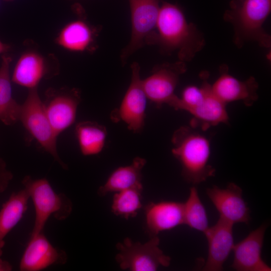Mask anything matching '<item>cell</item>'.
<instances>
[{
  "label": "cell",
  "instance_id": "6da1fadb",
  "mask_svg": "<svg viewBox=\"0 0 271 271\" xmlns=\"http://www.w3.org/2000/svg\"><path fill=\"white\" fill-rule=\"evenodd\" d=\"M156 46L165 54L176 52L178 60L191 61L205 46L203 35L192 23H189L181 8L163 2L157 25Z\"/></svg>",
  "mask_w": 271,
  "mask_h": 271
},
{
  "label": "cell",
  "instance_id": "7a4b0ae2",
  "mask_svg": "<svg viewBox=\"0 0 271 271\" xmlns=\"http://www.w3.org/2000/svg\"><path fill=\"white\" fill-rule=\"evenodd\" d=\"M200 130L191 126L177 129L172 138V153L182 167L181 175L188 183L197 185L215 174L209 164L210 143Z\"/></svg>",
  "mask_w": 271,
  "mask_h": 271
},
{
  "label": "cell",
  "instance_id": "3957f363",
  "mask_svg": "<svg viewBox=\"0 0 271 271\" xmlns=\"http://www.w3.org/2000/svg\"><path fill=\"white\" fill-rule=\"evenodd\" d=\"M271 11V0H233L224 19L230 23L234 30L233 41L242 47L245 42H253L269 48L270 36L263 25Z\"/></svg>",
  "mask_w": 271,
  "mask_h": 271
},
{
  "label": "cell",
  "instance_id": "277c9868",
  "mask_svg": "<svg viewBox=\"0 0 271 271\" xmlns=\"http://www.w3.org/2000/svg\"><path fill=\"white\" fill-rule=\"evenodd\" d=\"M22 184L31 198L35 209V218L31 236L43 232L51 216L62 221L71 214L73 205L63 193H57L46 178L33 179L25 176Z\"/></svg>",
  "mask_w": 271,
  "mask_h": 271
},
{
  "label": "cell",
  "instance_id": "5b68a950",
  "mask_svg": "<svg viewBox=\"0 0 271 271\" xmlns=\"http://www.w3.org/2000/svg\"><path fill=\"white\" fill-rule=\"evenodd\" d=\"M160 0H128L130 37L120 55L124 65L136 51L145 46L156 45Z\"/></svg>",
  "mask_w": 271,
  "mask_h": 271
},
{
  "label": "cell",
  "instance_id": "8992f818",
  "mask_svg": "<svg viewBox=\"0 0 271 271\" xmlns=\"http://www.w3.org/2000/svg\"><path fill=\"white\" fill-rule=\"evenodd\" d=\"M24 102L21 104L19 121L43 149L64 169L67 165L60 159L57 149L58 136L46 114L37 88L29 89Z\"/></svg>",
  "mask_w": 271,
  "mask_h": 271
},
{
  "label": "cell",
  "instance_id": "52a82bcc",
  "mask_svg": "<svg viewBox=\"0 0 271 271\" xmlns=\"http://www.w3.org/2000/svg\"><path fill=\"white\" fill-rule=\"evenodd\" d=\"M160 241L158 235L144 243L126 237L116 244V261L122 269L131 271H154L160 266L167 267L171 258L159 247Z\"/></svg>",
  "mask_w": 271,
  "mask_h": 271
},
{
  "label": "cell",
  "instance_id": "ba28073f",
  "mask_svg": "<svg viewBox=\"0 0 271 271\" xmlns=\"http://www.w3.org/2000/svg\"><path fill=\"white\" fill-rule=\"evenodd\" d=\"M130 69V84L119 107L111 112L110 117L113 121H122L129 130L140 132L145 125L148 98L142 84L139 64L133 62Z\"/></svg>",
  "mask_w": 271,
  "mask_h": 271
},
{
  "label": "cell",
  "instance_id": "9c48e42d",
  "mask_svg": "<svg viewBox=\"0 0 271 271\" xmlns=\"http://www.w3.org/2000/svg\"><path fill=\"white\" fill-rule=\"evenodd\" d=\"M186 63L178 60L156 65L150 75L142 79L146 96L157 107L169 105L176 96L175 90L181 75L187 70Z\"/></svg>",
  "mask_w": 271,
  "mask_h": 271
},
{
  "label": "cell",
  "instance_id": "30bf717a",
  "mask_svg": "<svg viewBox=\"0 0 271 271\" xmlns=\"http://www.w3.org/2000/svg\"><path fill=\"white\" fill-rule=\"evenodd\" d=\"M81 101V92L77 88H49L47 90L43 107L58 136L75 121Z\"/></svg>",
  "mask_w": 271,
  "mask_h": 271
},
{
  "label": "cell",
  "instance_id": "8fae6325",
  "mask_svg": "<svg viewBox=\"0 0 271 271\" xmlns=\"http://www.w3.org/2000/svg\"><path fill=\"white\" fill-rule=\"evenodd\" d=\"M206 194L219 214V218L233 224H249L250 211L242 197V190L234 183L225 188L213 185L206 190Z\"/></svg>",
  "mask_w": 271,
  "mask_h": 271
},
{
  "label": "cell",
  "instance_id": "7c38bea8",
  "mask_svg": "<svg viewBox=\"0 0 271 271\" xmlns=\"http://www.w3.org/2000/svg\"><path fill=\"white\" fill-rule=\"evenodd\" d=\"M268 223L264 222L251 231L243 239L234 244L231 267L237 271H271L262 258L261 250Z\"/></svg>",
  "mask_w": 271,
  "mask_h": 271
},
{
  "label": "cell",
  "instance_id": "4fadbf2b",
  "mask_svg": "<svg viewBox=\"0 0 271 271\" xmlns=\"http://www.w3.org/2000/svg\"><path fill=\"white\" fill-rule=\"evenodd\" d=\"M67 260L66 252L54 247L42 232L31 236L19 268L22 271H39L52 265L64 264Z\"/></svg>",
  "mask_w": 271,
  "mask_h": 271
},
{
  "label": "cell",
  "instance_id": "5bb4252c",
  "mask_svg": "<svg viewBox=\"0 0 271 271\" xmlns=\"http://www.w3.org/2000/svg\"><path fill=\"white\" fill-rule=\"evenodd\" d=\"M220 75L213 84L211 89L222 102L228 103L241 101L246 106H251L258 99V83L253 76L244 81L234 77L228 72V67L222 65Z\"/></svg>",
  "mask_w": 271,
  "mask_h": 271
},
{
  "label": "cell",
  "instance_id": "9a60e30c",
  "mask_svg": "<svg viewBox=\"0 0 271 271\" xmlns=\"http://www.w3.org/2000/svg\"><path fill=\"white\" fill-rule=\"evenodd\" d=\"M233 225L219 218L217 222L204 233L208 242V256L203 270L223 269V264L234 245Z\"/></svg>",
  "mask_w": 271,
  "mask_h": 271
},
{
  "label": "cell",
  "instance_id": "2e32d148",
  "mask_svg": "<svg viewBox=\"0 0 271 271\" xmlns=\"http://www.w3.org/2000/svg\"><path fill=\"white\" fill-rule=\"evenodd\" d=\"M208 75L206 71L201 73L204 97L199 104L188 112L192 116L190 125L202 131L220 123H228L229 120L226 104L213 92L207 80Z\"/></svg>",
  "mask_w": 271,
  "mask_h": 271
},
{
  "label": "cell",
  "instance_id": "e0dca14e",
  "mask_svg": "<svg viewBox=\"0 0 271 271\" xmlns=\"http://www.w3.org/2000/svg\"><path fill=\"white\" fill-rule=\"evenodd\" d=\"M100 29L83 19H78L66 24L56 39L57 44L64 49L73 52H91L95 50L96 40Z\"/></svg>",
  "mask_w": 271,
  "mask_h": 271
},
{
  "label": "cell",
  "instance_id": "ac0fdd59",
  "mask_svg": "<svg viewBox=\"0 0 271 271\" xmlns=\"http://www.w3.org/2000/svg\"><path fill=\"white\" fill-rule=\"evenodd\" d=\"M146 228L150 237L184 224V203L163 201L145 207Z\"/></svg>",
  "mask_w": 271,
  "mask_h": 271
},
{
  "label": "cell",
  "instance_id": "d6986e66",
  "mask_svg": "<svg viewBox=\"0 0 271 271\" xmlns=\"http://www.w3.org/2000/svg\"><path fill=\"white\" fill-rule=\"evenodd\" d=\"M51 76L43 56L33 51L24 53L17 62L12 81L29 89L37 88L40 81Z\"/></svg>",
  "mask_w": 271,
  "mask_h": 271
},
{
  "label": "cell",
  "instance_id": "ffe728a7",
  "mask_svg": "<svg viewBox=\"0 0 271 271\" xmlns=\"http://www.w3.org/2000/svg\"><path fill=\"white\" fill-rule=\"evenodd\" d=\"M146 162L145 159L137 157L130 165L115 169L98 188V195L104 197L109 193L130 188L143 190L142 171Z\"/></svg>",
  "mask_w": 271,
  "mask_h": 271
},
{
  "label": "cell",
  "instance_id": "44dd1931",
  "mask_svg": "<svg viewBox=\"0 0 271 271\" xmlns=\"http://www.w3.org/2000/svg\"><path fill=\"white\" fill-rule=\"evenodd\" d=\"M30 199L25 189L13 192L0 210V257L5 244V238L22 218Z\"/></svg>",
  "mask_w": 271,
  "mask_h": 271
},
{
  "label": "cell",
  "instance_id": "7402d4cb",
  "mask_svg": "<svg viewBox=\"0 0 271 271\" xmlns=\"http://www.w3.org/2000/svg\"><path fill=\"white\" fill-rule=\"evenodd\" d=\"M12 58L3 56L0 67V121L12 125L19 121L21 104L13 98L10 73Z\"/></svg>",
  "mask_w": 271,
  "mask_h": 271
},
{
  "label": "cell",
  "instance_id": "603a6c76",
  "mask_svg": "<svg viewBox=\"0 0 271 271\" xmlns=\"http://www.w3.org/2000/svg\"><path fill=\"white\" fill-rule=\"evenodd\" d=\"M75 132L82 155L91 156L101 152L107 135L103 125L92 121H81L76 125Z\"/></svg>",
  "mask_w": 271,
  "mask_h": 271
},
{
  "label": "cell",
  "instance_id": "cb8c5ba5",
  "mask_svg": "<svg viewBox=\"0 0 271 271\" xmlns=\"http://www.w3.org/2000/svg\"><path fill=\"white\" fill-rule=\"evenodd\" d=\"M184 224L203 233L209 227L205 208L194 186L190 188L188 197L184 203Z\"/></svg>",
  "mask_w": 271,
  "mask_h": 271
},
{
  "label": "cell",
  "instance_id": "d4e9b609",
  "mask_svg": "<svg viewBox=\"0 0 271 271\" xmlns=\"http://www.w3.org/2000/svg\"><path fill=\"white\" fill-rule=\"evenodd\" d=\"M143 190L130 188L115 192L111 204L112 213L126 219L136 216L142 207Z\"/></svg>",
  "mask_w": 271,
  "mask_h": 271
},
{
  "label": "cell",
  "instance_id": "484cf974",
  "mask_svg": "<svg viewBox=\"0 0 271 271\" xmlns=\"http://www.w3.org/2000/svg\"><path fill=\"white\" fill-rule=\"evenodd\" d=\"M13 178V175L8 170L5 161L0 158V193L5 191Z\"/></svg>",
  "mask_w": 271,
  "mask_h": 271
},
{
  "label": "cell",
  "instance_id": "4316f807",
  "mask_svg": "<svg viewBox=\"0 0 271 271\" xmlns=\"http://www.w3.org/2000/svg\"><path fill=\"white\" fill-rule=\"evenodd\" d=\"M12 270V266L10 262L0 257V271H11Z\"/></svg>",
  "mask_w": 271,
  "mask_h": 271
},
{
  "label": "cell",
  "instance_id": "83f0119b",
  "mask_svg": "<svg viewBox=\"0 0 271 271\" xmlns=\"http://www.w3.org/2000/svg\"><path fill=\"white\" fill-rule=\"evenodd\" d=\"M9 48V45L4 43L0 40V54L8 51Z\"/></svg>",
  "mask_w": 271,
  "mask_h": 271
},
{
  "label": "cell",
  "instance_id": "f1b7e54d",
  "mask_svg": "<svg viewBox=\"0 0 271 271\" xmlns=\"http://www.w3.org/2000/svg\"><path fill=\"white\" fill-rule=\"evenodd\" d=\"M6 1H13V0H6Z\"/></svg>",
  "mask_w": 271,
  "mask_h": 271
}]
</instances>
